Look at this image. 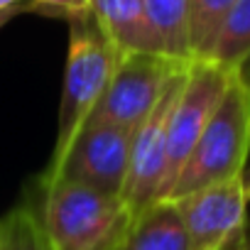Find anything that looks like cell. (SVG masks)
I'll list each match as a JSON object with an SVG mask.
<instances>
[{"instance_id":"7a4b0ae2","label":"cell","mask_w":250,"mask_h":250,"mask_svg":"<svg viewBox=\"0 0 250 250\" xmlns=\"http://www.w3.org/2000/svg\"><path fill=\"white\" fill-rule=\"evenodd\" d=\"M118 57H120L118 49L108 42L91 10L69 18V54L64 69L57 143L52 162L44 174H52L59 167L71 140L76 138L81 125L91 118L93 108L103 98Z\"/></svg>"},{"instance_id":"4fadbf2b","label":"cell","mask_w":250,"mask_h":250,"mask_svg":"<svg viewBox=\"0 0 250 250\" xmlns=\"http://www.w3.org/2000/svg\"><path fill=\"white\" fill-rule=\"evenodd\" d=\"M238 0H187V32L189 54L194 59H206L211 44Z\"/></svg>"},{"instance_id":"2e32d148","label":"cell","mask_w":250,"mask_h":250,"mask_svg":"<svg viewBox=\"0 0 250 250\" xmlns=\"http://www.w3.org/2000/svg\"><path fill=\"white\" fill-rule=\"evenodd\" d=\"M25 10H32V5H25V3H20V5H13V8H5V10H0V27H3L5 22H10L15 15H20V13H25Z\"/></svg>"},{"instance_id":"277c9868","label":"cell","mask_w":250,"mask_h":250,"mask_svg":"<svg viewBox=\"0 0 250 250\" xmlns=\"http://www.w3.org/2000/svg\"><path fill=\"white\" fill-rule=\"evenodd\" d=\"M230 76H233V71L221 69L211 62H201V59L189 62L184 86L177 96V103H174V110L169 118L167 157H165V177H162L160 201L169 199L184 162L189 160L208 118L213 115L221 96L228 88Z\"/></svg>"},{"instance_id":"6da1fadb","label":"cell","mask_w":250,"mask_h":250,"mask_svg":"<svg viewBox=\"0 0 250 250\" xmlns=\"http://www.w3.org/2000/svg\"><path fill=\"white\" fill-rule=\"evenodd\" d=\"M250 155V71L235 69L167 201L245 172Z\"/></svg>"},{"instance_id":"e0dca14e","label":"cell","mask_w":250,"mask_h":250,"mask_svg":"<svg viewBox=\"0 0 250 250\" xmlns=\"http://www.w3.org/2000/svg\"><path fill=\"white\" fill-rule=\"evenodd\" d=\"M243 187H245V194H248V199H250V169L243 172Z\"/></svg>"},{"instance_id":"52a82bcc","label":"cell","mask_w":250,"mask_h":250,"mask_svg":"<svg viewBox=\"0 0 250 250\" xmlns=\"http://www.w3.org/2000/svg\"><path fill=\"white\" fill-rule=\"evenodd\" d=\"M187 66L184 64L165 86L160 101L150 110V115L138 125L133 133V145H130V165H128V177L123 187V204L128 208L130 218L160 201V189H162V177H165V157H167V130H169V118L177 103V96L184 86L187 79Z\"/></svg>"},{"instance_id":"ba28073f","label":"cell","mask_w":250,"mask_h":250,"mask_svg":"<svg viewBox=\"0 0 250 250\" xmlns=\"http://www.w3.org/2000/svg\"><path fill=\"white\" fill-rule=\"evenodd\" d=\"M243 174L174 199L191 250H226L243 235L248 221Z\"/></svg>"},{"instance_id":"9c48e42d","label":"cell","mask_w":250,"mask_h":250,"mask_svg":"<svg viewBox=\"0 0 250 250\" xmlns=\"http://www.w3.org/2000/svg\"><path fill=\"white\" fill-rule=\"evenodd\" d=\"M88 10L118 54L145 52L165 57L162 44L145 15L143 0H88Z\"/></svg>"},{"instance_id":"7c38bea8","label":"cell","mask_w":250,"mask_h":250,"mask_svg":"<svg viewBox=\"0 0 250 250\" xmlns=\"http://www.w3.org/2000/svg\"><path fill=\"white\" fill-rule=\"evenodd\" d=\"M145 15L167 59L191 62L187 32V0H143Z\"/></svg>"},{"instance_id":"ac0fdd59","label":"cell","mask_w":250,"mask_h":250,"mask_svg":"<svg viewBox=\"0 0 250 250\" xmlns=\"http://www.w3.org/2000/svg\"><path fill=\"white\" fill-rule=\"evenodd\" d=\"M20 3H25V0H0V10L13 8V5H20Z\"/></svg>"},{"instance_id":"5bb4252c","label":"cell","mask_w":250,"mask_h":250,"mask_svg":"<svg viewBox=\"0 0 250 250\" xmlns=\"http://www.w3.org/2000/svg\"><path fill=\"white\" fill-rule=\"evenodd\" d=\"M0 250H47L40 216L30 206H18L0 218Z\"/></svg>"},{"instance_id":"9a60e30c","label":"cell","mask_w":250,"mask_h":250,"mask_svg":"<svg viewBox=\"0 0 250 250\" xmlns=\"http://www.w3.org/2000/svg\"><path fill=\"white\" fill-rule=\"evenodd\" d=\"M32 5V10H42V8H49L52 13H59L64 15L66 20L74 18V15H81V13H88V0H27Z\"/></svg>"},{"instance_id":"30bf717a","label":"cell","mask_w":250,"mask_h":250,"mask_svg":"<svg viewBox=\"0 0 250 250\" xmlns=\"http://www.w3.org/2000/svg\"><path fill=\"white\" fill-rule=\"evenodd\" d=\"M113 250H191L174 201H155L130 218Z\"/></svg>"},{"instance_id":"8fae6325","label":"cell","mask_w":250,"mask_h":250,"mask_svg":"<svg viewBox=\"0 0 250 250\" xmlns=\"http://www.w3.org/2000/svg\"><path fill=\"white\" fill-rule=\"evenodd\" d=\"M250 59V0H238L226 15L211 52L201 62H211L221 69L235 71Z\"/></svg>"},{"instance_id":"8992f818","label":"cell","mask_w":250,"mask_h":250,"mask_svg":"<svg viewBox=\"0 0 250 250\" xmlns=\"http://www.w3.org/2000/svg\"><path fill=\"white\" fill-rule=\"evenodd\" d=\"M189 62H174L160 54L130 52L120 54L108 81V88L91 118L103 123H113L135 133L138 125L150 115L155 103L160 101L169 79Z\"/></svg>"},{"instance_id":"5b68a950","label":"cell","mask_w":250,"mask_h":250,"mask_svg":"<svg viewBox=\"0 0 250 250\" xmlns=\"http://www.w3.org/2000/svg\"><path fill=\"white\" fill-rule=\"evenodd\" d=\"M130 130L113 123H103L98 118H88L71 140L59 167L52 174H44L42 182L62 177L83 184L98 194L120 199L130 165Z\"/></svg>"},{"instance_id":"3957f363","label":"cell","mask_w":250,"mask_h":250,"mask_svg":"<svg viewBox=\"0 0 250 250\" xmlns=\"http://www.w3.org/2000/svg\"><path fill=\"white\" fill-rule=\"evenodd\" d=\"M42 187L40 223L47 250H113L130 223V213L118 196L62 177L42 182Z\"/></svg>"}]
</instances>
